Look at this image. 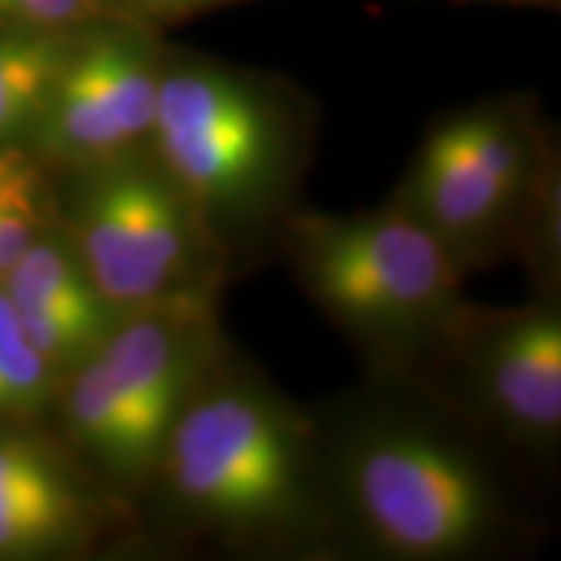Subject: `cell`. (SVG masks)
<instances>
[{"label":"cell","mask_w":561,"mask_h":561,"mask_svg":"<svg viewBox=\"0 0 561 561\" xmlns=\"http://www.w3.org/2000/svg\"><path fill=\"white\" fill-rule=\"evenodd\" d=\"M312 476L301 413L261 380L210 369L174 419L153 479L198 530L261 538L310 515Z\"/></svg>","instance_id":"1"},{"label":"cell","mask_w":561,"mask_h":561,"mask_svg":"<svg viewBox=\"0 0 561 561\" xmlns=\"http://www.w3.org/2000/svg\"><path fill=\"white\" fill-rule=\"evenodd\" d=\"M301 289L343 331L382 354L450 339L468 320L462 263L401 203L356 216H294Z\"/></svg>","instance_id":"2"},{"label":"cell","mask_w":561,"mask_h":561,"mask_svg":"<svg viewBox=\"0 0 561 561\" xmlns=\"http://www.w3.org/2000/svg\"><path fill=\"white\" fill-rule=\"evenodd\" d=\"M301 144V110L268 76L167 47L151 151L214 229L278 198Z\"/></svg>","instance_id":"3"},{"label":"cell","mask_w":561,"mask_h":561,"mask_svg":"<svg viewBox=\"0 0 561 561\" xmlns=\"http://www.w3.org/2000/svg\"><path fill=\"white\" fill-rule=\"evenodd\" d=\"M341 468L362 533L392 557H458L500 523V500L481 462L430 426L371 424L351 442Z\"/></svg>","instance_id":"4"},{"label":"cell","mask_w":561,"mask_h":561,"mask_svg":"<svg viewBox=\"0 0 561 561\" xmlns=\"http://www.w3.org/2000/svg\"><path fill=\"white\" fill-rule=\"evenodd\" d=\"M210 240L201 210L157 159L110 170L83 208V271L121 312L206 289Z\"/></svg>","instance_id":"5"},{"label":"cell","mask_w":561,"mask_h":561,"mask_svg":"<svg viewBox=\"0 0 561 561\" xmlns=\"http://www.w3.org/2000/svg\"><path fill=\"white\" fill-rule=\"evenodd\" d=\"M536 174L530 125L520 112L486 104L426 136L401 206L466 263L510 229Z\"/></svg>","instance_id":"6"},{"label":"cell","mask_w":561,"mask_h":561,"mask_svg":"<svg viewBox=\"0 0 561 561\" xmlns=\"http://www.w3.org/2000/svg\"><path fill=\"white\" fill-rule=\"evenodd\" d=\"M167 47L157 26L110 19L70 45L42 121L62 151L115 159L151 140Z\"/></svg>","instance_id":"7"},{"label":"cell","mask_w":561,"mask_h":561,"mask_svg":"<svg viewBox=\"0 0 561 561\" xmlns=\"http://www.w3.org/2000/svg\"><path fill=\"white\" fill-rule=\"evenodd\" d=\"M216 343L214 305L195 289L125 312L96 351L157 460L174 419L214 369Z\"/></svg>","instance_id":"8"},{"label":"cell","mask_w":561,"mask_h":561,"mask_svg":"<svg viewBox=\"0 0 561 561\" xmlns=\"http://www.w3.org/2000/svg\"><path fill=\"white\" fill-rule=\"evenodd\" d=\"M476 392L496 424L525 439L561 426V318L551 305L491 322L479 339Z\"/></svg>","instance_id":"9"},{"label":"cell","mask_w":561,"mask_h":561,"mask_svg":"<svg viewBox=\"0 0 561 561\" xmlns=\"http://www.w3.org/2000/svg\"><path fill=\"white\" fill-rule=\"evenodd\" d=\"M81 500L60 466L21 437H0V553H34L76 538Z\"/></svg>","instance_id":"10"},{"label":"cell","mask_w":561,"mask_h":561,"mask_svg":"<svg viewBox=\"0 0 561 561\" xmlns=\"http://www.w3.org/2000/svg\"><path fill=\"white\" fill-rule=\"evenodd\" d=\"M68 416L76 437L94 453L112 473L123 479H153L157 455L140 437L136 421L117 396L100 356H89L70 382Z\"/></svg>","instance_id":"11"},{"label":"cell","mask_w":561,"mask_h":561,"mask_svg":"<svg viewBox=\"0 0 561 561\" xmlns=\"http://www.w3.org/2000/svg\"><path fill=\"white\" fill-rule=\"evenodd\" d=\"M68 50L42 30L0 34V138L42 121Z\"/></svg>","instance_id":"12"},{"label":"cell","mask_w":561,"mask_h":561,"mask_svg":"<svg viewBox=\"0 0 561 561\" xmlns=\"http://www.w3.org/2000/svg\"><path fill=\"white\" fill-rule=\"evenodd\" d=\"M39 174L24 153L0 151V273L37 242Z\"/></svg>","instance_id":"13"},{"label":"cell","mask_w":561,"mask_h":561,"mask_svg":"<svg viewBox=\"0 0 561 561\" xmlns=\"http://www.w3.org/2000/svg\"><path fill=\"white\" fill-rule=\"evenodd\" d=\"M50 364L26 341L16 307L0 294V413H26L47 396Z\"/></svg>","instance_id":"14"},{"label":"cell","mask_w":561,"mask_h":561,"mask_svg":"<svg viewBox=\"0 0 561 561\" xmlns=\"http://www.w3.org/2000/svg\"><path fill=\"white\" fill-rule=\"evenodd\" d=\"M0 16L32 30L81 24L100 19H136L125 0H0Z\"/></svg>","instance_id":"15"},{"label":"cell","mask_w":561,"mask_h":561,"mask_svg":"<svg viewBox=\"0 0 561 561\" xmlns=\"http://www.w3.org/2000/svg\"><path fill=\"white\" fill-rule=\"evenodd\" d=\"M227 3H237V0H125L133 16L149 21L153 26H157V21L191 16V13L219 9Z\"/></svg>","instance_id":"16"},{"label":"cell","mask_w":561,"mask_h":561,"mask_svg":"<svg viewBox=\"0 0 561 561\" xmlns=\"http://www.w3.org/2000/svg\"><path fill=\"white\" fill-rule=\"evenodd\" d=\"M502 3H523V5H551L557 0H502Z\"/></svg>","instance_id":"17"},{"label":"cell","mask_w":561,"mask_h":561,"mask_svg":"<svg viewBox=\"0 0 561 561\" xmlns=\"http://www.w3.org/2000/svg\"><path fill=\"white\" fill-rule=\"evenodd\" d=\"M0 276H3V273H0Z\"/></svg>","instance_id":"18"}]
</instances>
